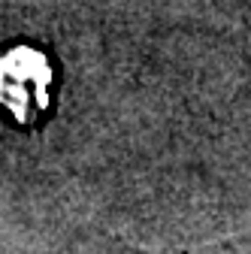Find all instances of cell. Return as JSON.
Returning a JSON list of instances; mask_svg holds the SVG:
<instances>
[{
  "label": "cell",
  "instance_id": "obj_1",
  "mask_svg": "<svg viewBox=\"0 0 251 254\" xmlns=\"http://www.w3.org/2000/svg\"><path fill=\"white\" fill-rule=\"evenodd\" d=\"M52 67L34 49H12L0 58V103L6 112L21 121L34 124L49 109Z\"/></svg>",
  "mask_w": 251,
  "mask_h": 254
}]
</instances>
